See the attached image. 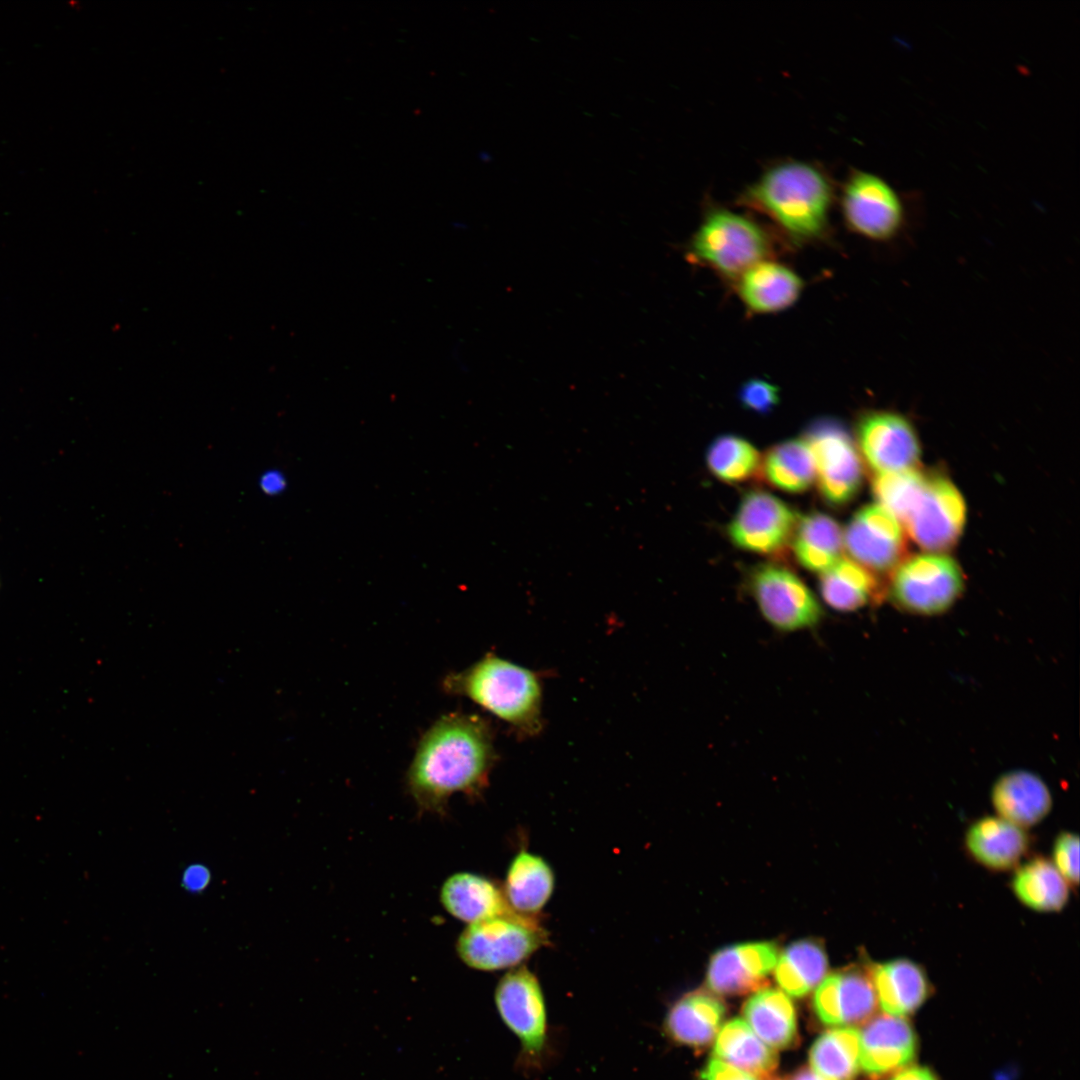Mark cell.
<instances>
[{"instance_id":"9a60e30c","label":"cell","mask_w":1080,"mask_h":1080,"mask_svg":"<svg viewBox=\"0 0 1080 1080\" xmlns=\"http://www.w3.org/2000/svg\"><path fill=\"white\" fill-rule=\"evenodd\" d=\"M778 955L777 945L768 941L721 948L709 961L706 984L718 995L756 992L767 986V976L775 967Z\"/></svg>"},{"instance_id":"30bf717a","label":"cell","mask_w":1080,"mask_h":1080,"mask_svg":"<svg viewBox=\"0 0 1080 1080\" xmlns=\"http://www.w3.org/2000/svg\"><path fill=\"white\" fill-rule=\"evenodd\" d=\"M748 588L761 615L778 631L810 629L822 618V607L814 593L783 565L765 563L753 568Z\"/></svg>"},{"instance_id":"ab89813d","label":"cell","mask_w":1080,"mask_h":1080,"mask_svg":"<svg viewBox=\"0 0 1080 1080\" xmlns=\"http://www.w3.org/2000/svg\"><path fill=\"white\" fill-rule=\"evenodd\" d=\"M890 1080H938L927 1067L910 1066L898 1071Z\"/></svg>"},{"instance_id":"5bb4252c","label":"cell","mask_w":1080,"mask_h":1080,"mask_svg":"<svg viewBox=\"0 0 1080 1080\" xmlns=\"http://www.w3.org/2000/svg\"><path fill=\"white\" fill-rule=\"evenodd\" d=\"M856 437L860 455L875 474L915 468L920 445L911 422L890 410H871L858 419Z\"/></svg>"},{"instance_id":"7a4b0ae2","label":"cell","mask_w":1080,"mask_h":1080,"mask_svg":"<svg viewBox=\"0 0 1080 1080\" xmlns=\"http://www.w3.org/2000/svg\"><path fill=\"white\" fill-rule=\"evenodd\" d=\"M834 191L832 179L822 167L790 159L766 168L744 189L739 201L801 242L826 232Z\"/></svg>"},{"instance_id":"f546056e","label":"cell","mask_w":1080,"mask_h":1080,"mask_svg":"<svg viewBox=\"0 0 1080 1080\" xmlns=\"http://www.w3.org/2000/svg\"><path fill=\"white\" fill-rule=\"evenodd\" d=\"M828 959L816 939L791 943L778 955L774 975L778 985L790 996L803 997L825 978Z\"/></svg>"},{"instance_id":"d4e9b609","label":"cell","mask_w":1080,"mask_h":1080,"mask_svg":"<svg viewBox=\"0 0 1080 1080\" xmlns=\"http://www.w3.org/2000/svg\"><path fill=\"white\" fill-rule=\"evenodd\" d=\"M745 1022L772 1049H785L797 1041L796 1012L790 998L778 989L756 991L743 1005Z\"/></svg>"},{"instance_id":"ac0fdd59","label":"cell","mask_w":1080,"mask_h":1080,"mask_svg":"<svg viewBox=\"0 0 1080 1080\" xmlns=\"http://www.w3.org/2000/svg\"><path fill=\"white\" fill-rule=\"evenodd\" d=\"M877 1001L892 1016L914 1013L928 998L930 984L925 970L913 960L896 958L868 966Z\"/></svg>"},{"instance_id":"60d3db41","label":"cell","mask_w":1080,"mask_h":1080,"mask_svg":"<svg viewBox=\"0 0 1080 1080\" xmlns=\"http://www.w3.org/2000/svg\"><path fill=\"white\" fill-rule=\"evenodd\" d=\"M790 1080H830L811 1068L803 1067L797 1070Z\"/></svg>"},{"instance_id":"8d00e7d4","label":"cell","mask_w":1080,"mask_h":1080,"mask_svg":"<svg viewBox=\"0 0 1080 1080\" xmlns=\"http://www.w3.org/2000/svg\"><path fill=\"white\" fill-rule=\"evenodd\" d=\"M700 1080H757L748 1073L717 1058L710 1059L700 1073Z\"/></svg>"},{"instance_id":"83f0119b","label":"cell","mask_w":1080,"mask_h":1080,"mask_svg":"<svg viewBox=\"0 0 1080 1080\" xmlns=\"http://www.w3.org/2000/svg\"><path fill=\"white\" fill-rule=\"evenodd\" d=\"M819 591L824 602L840 612L861 609L881 593L875 575L849 558H840L820 574Z\"/></svg>"},{"instance_id":"b9f144b4","label":"cell","mask_w":1080,"mask_h":1080,"mask_svg":"<svg viewBox=\"0 0 1080 1080\" xmlns=\"http://www.w3.org/2000/svg\"><path fill=\"white\" fill-rule=\"evenodd\" d=\"M769 1080H781V1079H778V1078H770Z\"/></svg>"},{"instance_id":"4316f807","label":"cell","mask_w":1080,"mask_h":1080,"mask_svg":"<svg viewBox=\"0 0 1080 1080\" xmlns=\"http://www.w3.org/2000/svg\"><path fill=\"white\" fill-rule=\"evenodd\" d=\"M713 1053L715 1058L757 1080L772 1078L778 1065L776 1052L739 1018L730 1020L719 1030Z\"/></svg>"},{"instance_id":"7402d4cb","label":"cell","mask_w":1080,"mask_h":1080,"mask_svg":"<svg viewBox=\"0 0 1080 1080\" xmlns=\"http://www.w3.org/2000/svg\"><path fill=\"white\" fill-rule=\"evenodd\" d=\"M803 281L790 268L770 260L761 261L737 279L743 303L755 313H775L796 302Z\"/></svg>"},{"instance_id":"4dcf8cb0","label":"cell","mask_w":1080,"mask_h":1080,"mask_svg":"<svg viewBox=\"0 0 1080 1080\" xmlns=\"http://www.w3.org/2000/svg\"><path fill=\"white\" fill-rule=\"evenodd\" d=\"M1012 889L1025 906L1038 912L1060 911L1069 899V884L1044 857L1020 866L1012 879Z\"/></svg>"},{"instance_id":"5b68a950","label":"cell","mask_w":1080,"mask_h":1080,"mask_svg":"<svg viewBox=\"0 0 1080 1080\" xmlns=\"http://www.w3.org/2000/svg\"><path fill=\"white\" fill-rule=\"evenodd\" d=\"M549 944V934L538 916L512 909L468 926L459 935L456 950L469 967L498 971L520 966Z\"/></svg>"},{"instance_id":"603a6c76","label":"cell","mask_w":1080,"mask_h":1080,"mask_svg":"<svg viewBox=\"0 0 1080 1080\" xmlns=\"http://www.w3.org/2000/svg\"><path fill=\"white\" fill-rule=\"evenodd\" d=\"M440 901L449 914L468 924L511 909L496 882L471 872H459L448 877L441 887Z\"/></svg>"},{"instance_id":"e0dca14e","label":"cell","mask_w":1080,"mask_h":1080,"mask_svg":"<svg viewBox=\"0 0 1080 1080\" xmlns=\"http://www.w3.org/2000/svg\"><path fill=\"white\" fill-rule=\"evenodd\" d=\"M917 1038L909 1022L899 1016L878 1015L860 1031V1068L881 1076L905 1068L915 1058Z\"/></svg>"},{"instance_id":"2e32d148","label":"cell","mask_w":1080,"mask_h":1080,"mask_svg":"<svg viewBox=\"0 0 1080 1080\" xmlns=\"http://www.w3.org/2000/svg\"><path fill=\"white\" fill-rule=\"evenodd\" d=\"M868 967L849 966L832 972L818 985L813 1008L819 1020L831 1026L860 1024L877 1008Z\"/></svg>"},{"instance_id":"484cf974","label":"cell","mask_w":1080,"mask_h":1080,"mask_svg":"<svg viewBox=\"0 0 1080 1080\" xmlns=\"http://www.w3.org/2000/svg\"><path fill=\"white\" fill-rule=\"evenodd\" d=\"M791 545L802 567L821 574L842 558L843 531L831 516L811 512L799 516Z\"/></svg>"},{"instance_id":"d6986e66","label":"cell","mask_w":1080,"mask_h":1080,"mask_svg":"<svg viewBox=\"0 0 1080 1080\" xmlns=\"http://www.w3.org/2000/svg\"><path fill=\"white\" fill-rule=\"evenodd\" d=\"M992 804L999 817L1026 828L1036 825L1049 814L1052 795L1038 775L1027 770H1012L994 783Z\"/></svg>"},{"instance_id":"cb8c5ba5","label":"cell","mask_w":1080,"mask_h":1080,"mask_svg":"<svg viewBox=\"0 0 1080 1080\" xmlns=\"http://www.w3.org/2000/svg\"><path fill=\"white\" fill-rule=\"evenodd\" d=\"M555 888V875L549 863L527 850L512 859L502 887L509 907L523 915L538 916Z\"/></svg>"},{"instance_id":"ffe728a7","label":"cell","mask_w":1080,"mask_h":1080,"mask_svg":"<svg viewBox=\"0 0 1080 1080\" xmlns=\"http://www.w3.org/2000/svg\"><path fill=\"white\" fill-rule=\"evenodd\" d=\"M724 1003L712 993L697 990L678 999L664 1020V1031L675 1043L690 1048L708 1046L725 1016Z\"/></svg>"},{"instance_id":"d6a6232c","label":"cell","mask_w":1080,"mask_h":1080,"mask_svg":"<svg viewBox=\"0 0 1080 1080\" xmlns=\"http://www.w3.org/2000/svg\"><path fill=\"white\" fill-rule=\"evenodd\" d=\"M761 455L746 439L732 434L715 438L706 453L710 472L726 483H740L760 473Z\"/></svg>"},{"instance_id":"4fadbf2b","label":"cell","mask_w":1080,"mask_h":1080,"mask_svg":"<svg viewBox=\"0 0 1080 1080\" xmlns=\"http://www.w3.org/2000/svg\"><path fill=\"white\" fill-rule=\"evenodd\" d=\"M849 559L871 573H888L905 559L907 541L901 523L880 505L858 510L843 531Z\"/></svg>"},{"instance_id":"e575fe53","label":"cell","mask_w":1080,"mask_h":1080,"mask_svg":"<svg viewBox=\"0 0 1080 1080\" xmlns=\"http://www.w3.org/2000/svg\"><path fill=\"white\" fill-rule=\"evenodd\" d=\"M1053 864L1069 885L1079 882V838L1072 832L1060 833L1053 845Z\"/></svg>"},{"instance_id":"f1b7e54d","label":"cell","mask_w":1080,"mask_h":1080,"mask_svg":"<svg viewBox=\"0 0 1080 1080\" xmlns=\"http://www.w3.org/2000/svg\"><path fill=\"white\" fill-rule=\"evenodd\" d=\"M760 473L773 487L802 493L816 481L813 453L803 438L775 444L761 457Z\"/></svg>"},{"instance_id":"44dd1931","label":"cell","mask_w":1080,"mask_h":1080,"mask_svg":"<svg viewBox=\"0 0 1080 1080\" xmlns=\"http://www.w3.org/2000/svg\"><path fill=\"white\" fill-rule=\"evenodd\" d=\"M1029 836L1023 828L995 816L973 823L965 837L969 854L983 866L1005 871L1017 866L1029 848Z\"/></svg>"},{"instance_id":"9c48e42d","label":"cell","mask_w":1080,"mask_h":1080,"mask_svg":"<svg viewBox=\"0 0 1080 1080\" xmlns=\"http://www.w3.org/2000/svg\"><path fill=\"white\" fill-rule=\"evenodd\" d=\"M803 439L814 456L822 498L834 506L850 502L862 486L863 462L846 427L834 418H819L808 425Z\"/></svg>"},{"instance_id":"d590c367","label":"cell","mask_w":1080,"mask_h":1080,"mask_svg":"<svg viewBox=\"0 0 1080 1080\" xmlns=\"http://www.w3.org/2000/svg\"><path fill=\"white\" fill-rule=\"evenodd\" d=\"M779 399L777 386L759 378L746 381L739 390L742 406L758 414L769 413L777 406Z\"/></svg>"},{"instance_id":"1f68e13d","label":"cell","mask_w":1080,"mask_h":1080,"mask_svg":"<svg viewBox=\"0 0 1080 1080\" xmlns=\"http://www.w3.org/2000/svg\"><path fill=\"white\" fill-rule=\"evenodd\" d=\"M860 1031L839 1027L820 1035L809 1051L814 1071L830 1080H853L860 1069Z\"/></svg>"},{"instance_id":"8fae6325","label":"cell","mask_w":1080,"mask_h":1080,"mask_svg":"<svg viewBox=\"0 0 1080 1080\" xmlns=\"http://www.w3.org/2000/svg\"><path fill=\"white\" fill-rule=\"evenodd\" d=\"M965 521L966 505L959 490L944 476L927 473L902 524L920 547L939 553L958 542Z\"/></svg>"},{"instance_id":"277c9868","label":"cell","mask_w":1080,"mask_h":1080,"mask_svg":"<svg viewBox=\"0 0 1080 1080\" xmlns=\"http://www.w3.org/2000/svg\"><path fill=\"white\" fill-rule=\"evenodd\" d=\"M767 231L743 214L712 207L687 247L688 260L709 267L721 275L738 279L772 252Z\"/></svg>"},{"instance_id":"836d02e7","label":"cell","mask_w":1080,"mask_h":1080,"mask_svg":"<svg viewBox=\"0 0 1080 1080\" xmlns=\"http://www.w3.org/2000/svg\"><path fill=\"white\" fill-rule=\"evenodd\" d=\"M926 474L912 468L873 475L872 492L878 505L902 524L922 490Z\"/></svg>"},{"instance_id":"ba28073f","label":"cell","mask_w":1080,"mask_h":1080,"mask_svg":"<svg viewBox=\"0 0 1080 1080\" xmlns=\"http://www.w3.org/2000/svg\"><path fill=\"white\" fill-rule=\"evenodd\" d=\"M963 588L964 577L954 559L940 553H924L905 558L894 569L888 591L897 607L931 616L948 610Z\"/></svg>"},{"instance_id":"6da1fadb","label":"cell","mask_w":1080,"mask_h":1080,"mask_svg":"<svg viewBox=\"0 0 1080 1080\" xmlns=\"http://www.w3.org/2000/svg\"><path fill=\"white\" fill-rule=\"evenodd\" d=\"M496 760L489 721L477 714H444L418 741L406 773L408 794L420 813L445 816L453 794L480 798Z\"/></svg>"},{"instance_id":"74e56055","label":"cell","mask_w":1080,"mask_h":1080,"mask_svg":"<svg viewBox=\"0 0 1080 1080\" xmlns=\"http://www.w3.org/2000/svg\"><path fill=\"white\" fill-rule=\"evenodd\" d=\"M209 882L210 872L202 864H192L183 871L182 884L190 892H201L208 886Z\"/></svg>"},{"instance_id":"52a82bcc","label":"cell","mask_w":1080,"mask_h":1080,"mask_svg":"<svg viewBox=\"0 0 1080 1080\" xmlns=\"http://www.w3.org/2000/svg\"><path fill=\"white\" fill-rule=\"evenodd\" d=\"M495 1003L506 1026L521 1045L518 1066L541 1071L547 1058L548 1023L543 991L537 976L526 966L510 969L498 982Z\"/></svg>"},{"instance_id":"f35d334b","label":"cell","mask_w":1080,"mask_h":1080,"mask_svg":"<svg viewBox=\"0 0 1080 1080\" xmlns=\"http://www.w3.org/2000/svg\"><path fill=\"white\" fill-rule=\"evenodd\" d=\"M285 485V478L278 471H267L260 478L261 489L269 495L280 493L285 488Z\"/></svg>"},{"instance_id":"7c38bea8","label":"cell","mask_w":1080,"mask_h":1080,"mask_svg":"<svg viewBox=\"0 0 1080 1080\" xmlns=\"http://www.w3.org/2000/svg\"><path fill=\"white\" fill-rule=\"evenodd\" d=\"M799 515L764 490H751L741 499L728 524L730 541L739 549L777 555L791 543Z\"/></svg>"},{"instance_id":"8992f818","label":"cell","mask_w":1080,"mask_h":1080,"mask_svg":"<svg viewBox=\"0 0 1080 1080\" xmlns=\"http://www.w3.org/2000/svg\"><path fill=\"white\" fill-rule=\"evenodd\" d=\"M840 205L848 229L873 242L898 239L909 223L904 195L868 170H850L841 187Z\"/></svg>"},{"instance_id":"3957f363","label":"cell","mask_w":1080,"mask_h":1080,"mask_svg":"<svg viewBox=\"0 0 1080 1080\" xmlns=\"http://www.w3.org/2000/svg\"><path fill=\"white\" fill-rule=\"evenodd\" d=\"M441 687L448 695L469 698L519 736H536L543 728L538 674L495 653L487 652L466 669L448 673Z\"/></svg>"}]
</instances>
